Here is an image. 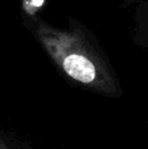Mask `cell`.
I'll use <instances>...</instances> for the list:
<instances>
[{
  "instance_id": "1",
  "label": "cell",
  "mask_w": 148,
  "mask_h": 149,
  "mask_svg": "<svg viewBox=\"0 0 148 149\" xmlns=\"http://www.w3.org/2000/svg\"><path fill=\"white\" fill-rule=\"evenodd\" d=\"M29 22L36 38L63 74L98 94H121L119 80L106 54L83 29L63 30L34 17Z\"/></svg>"
},
{
  "instance_id": "2",
  "label": "cell",
  "mask_w": 148,
  "mask_h": 149,
  "mask_svg": "<svg viewBox=\"0 0 148 149\" xmlns=\"http://www.w3.org/2000/svg\"><path fill=\"white\" fill-rule=\"evenodd\" d=\"M134 34L136 42L148 50V0L136 1L134 12Z\"/></svg>"
},
{
  "instance_id": "3",
  "label": "cell",
  "mask_w": 148,
  "mask_h": 149,
  "mask_svg": "<svg viewBox=\"0 0 148 149\" xmlns=\"http://www.w3.org/2000/svg\"><path fill=\"white\" fill-rule=\"evenodd\" d=\"M31 144L8 128L0 127V149H30Z\"/></svg>"
},
{
  "instance_id": "4",
  "label": "cell",
  "mask_w": 148,
  "mask_h": 149,
  "mask_svg": "<svg viewBox=\"0 0 148 149\" xmlns=\"http://www.w3.org/2000/svg\"><path fill=\"white\" fill-rule=\"evenodd\" d=\"M30 149H36V148H33V147H30Z\"/></svg>"
}]
</instances>
